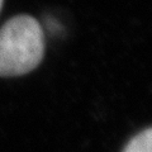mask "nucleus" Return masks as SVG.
I'll return each instance as SVG.
<instances>
[{
	"label": "nucleus",
	"instance_id": "2",
	"mask_svg": "<svg viewBox=\"0 0 152 152\" xmlns=\"http://www.w3.org/2000/svg\"><path fill=\"white\" fill-rule=\"evenodd\" d=\"M123 152H152V129L140 132L128 142Z\"/></svg>",
	"mask_w": 152,
	"mask_h": 152
},
{
	"label": "nucleus",
	"instance_id": "1",
	"mask_svg": "<svg viewBox=\"0 0 152 152\" xmlns=\"http://www.w3.org/2000/svg\"><path fill=\"white\" fill-rule=\"evenodd\" d=\"M45 55L43 31L34 18L17 15L0 28V76L33 71Z\"/></svg>",
	"mask_w": 152,
	"mask_h": 152
},
{
	"label": "nucleus",
	"instance_id": "3",
	"mask_svg": "<svg viewBox=\"0 0 152 152\" xmlns=\"http://www.w3.org/2000/svg\"><path fill=\"white\" fill-rule=\"evenodd\" d=\"M1 5H3V0H0V9H1Z\"/></svg>",
	"mask_w": 152,
	"mask_h": 152
}]
</instances>
